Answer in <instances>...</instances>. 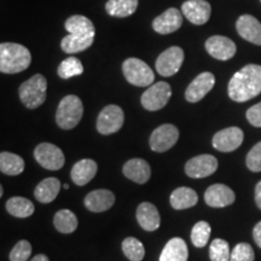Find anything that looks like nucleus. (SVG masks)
<instances>
[{
	"instance_id": "nucleus-35",
	"label": "nucleus",
	"mask_w": 261,
	"mask_h": 261,
	"mask_svg": "<svg viewBox=\"0 0 261 261\" xmlns=\"http://www.w3.org/2000/svg\"><path fill=\"white\" fill-rule=\"evenodd\" d=\"M230 247L226 241L215 238L210 247V257L212 261H230Z\"/></svg>"
},
{
	"instance_id": "nucleus-17",
	"label": "nucleus",
	"mask_w": 261,
	"mask_h": 261,
	"mask_svg": "<svg viewBox=\"0 0 261 261\" xmlns=\"http://www.w3.org/2000/svg\"><path fill=\"white\" fill-rule=\"evenodd\" d=\"M234 192L224 184L211 185L204 192V201L210 207L223 208L234 202Z\"/></svg>"
},
{
	"instance_id": "nucleus-24",
	"label": "nucleus",
	"mask_w": 261,
	"mask_h": 261,
	"mask_svg": "<svg viewBox=\"0 0 261 261\" xmlns=\"http://www.w3.org/2000/svg\"><path fill=\"white\" fill-rule=\"evenodd\" d=\"M61 181L57 178H46L35 188L34 196L41 203H50L57 197L61 190Z\"/></svg>"
},
{
	"instance_id": "nucleus-28",
	"label": "nucleus",
	"mask_w": 261,
	"mask_h": 261,
	"mask_svg": "<svg viewBox=\"0 0 261 261\" xmlns=\"http://www.w3.org/2000/svg\"><path fill=\"white\" fill-rule=\"evenodd\" d=\"M64 27L69 34H76V35H94V25L91 19H89L85 16L81 15H74L70 16L69 18L65 21Z\"/></svg>"
},
{
	"instance_id": "nucleus-45",
	"label": "nucleus",
	"mask_w": 261,
	"mask_h": 261,
	"mask_svg": "<svg viewBox=\"0 0 261 261\" xmlns=\"http://www.w3.org/2000/svg\"><path fill=\"white\" fill-rule=\"evenodd\" d=\"M260 2H261V0H260Z\"/></svg>"
},
{
	"instance_id": "nucleus-2",
	"label": "nucleus",
	"mask_w": 261,
	"mask_h": 261,
	"mask_svg": "<svg viewBox=\"0 0 261 261\" xmlns=\"http://www.w3.org/2000/svg\"><path fill=\"white\" fill-rule=\"evenodd\" d=\"M32 63V55L23 45L16 42H2L0 45V71L17 74L27 69Z\"/></svg>"
},
{
	"instance_id": "nucleus-14",
	"label": "nucleus",
	"mask_w": 261,
	"mask_h": 261,
	"mask_svg": "<svg viewBox=\"0 0 261 261\" xmlns=\"http://www.w3.org/2000/svg\"><path fill=\"white\" fill-rule=\"evenodd\" d=\"M205 50L212 57L219 61H228L236 55V44L223 35H213L205 41Z\"/></svg>"
},
{
	"instance_id": "nucleus-11",
	"label": "nucleus",
	"mask_w": 261,
	"mask_h": 261,
	"mask_svg": "<svg viewBox=\"0 0 261 261\" xmlns=\"http://www.w3.org/2000/svg\"><path fill=\"white\" fill-rule=\"evenodd\" d=\"M244 133L238 127H228L215 133L212 144L214 149L221 152H231L238 149L243 143Z\"/></svg>"
},
{
	"instance_id": "nucleus-34",
	"label": "nucleus",
	"mask_w": 261,
	"mask_h": 261,
	"mask_svg": "<svg viewBox=\"0 0 261 261\" xmlns=\"http://www.w3.org/2000/svg\"><path fill=\"white\" fill-rule=\"evenodd\" d=\"M211 225L207 221H198L191 230L192 244L197 248H203L211 237Z\"/></svg>"
},
{
	"instance_id": "nucleus-39",
	"label": "nucleus",
	"mask_w": 261,
	"mask_h": 261,
	"mask_svg": "<svg viewBox=\"0 0 261 261\" xmlns=\"http://www.w3.org/2000/svg\"><path fill=\"white\" fill-rule=\"evenodd\" d=\"M247 119L254 127H261V102L247 110Z\"/></svg>"
},
{
	"instance_id": "nucleus-13",
	"label": "nucleus",
	"mask_w": 261,
	"mask_h": 261,
	"mask_svg": "<svg viewBox=\"0 0 261 261\" xmlns=\"http://www.w3.org/2000/svg\"><path fill=\"white\" fill-rule=\"evenodd\" d=\"M215 76L210 71H203L196 76L185 91V99L190 103H197L203 99L214 87Z\"/></svg>"
},
{
	"instance_id": "nucleus-4",
	"label": "nucleus",
	"mask_w": 261,
	"mask_h": 261,
	"mask_svg": "<svg viewBox=\"0 0 261 261\" xmlns=\"http://www.w3.org/2000/svg\"><path fill=\"white\" fill-rule=\"evenodd\" d=\"M84 114V106L77 96H65L58 104L56 122L62 129H71L80 122Z\"/></svg>"
},
{
	"instance_id": "nucleus-12",
	"label": "nucleus",
	"mask_w": 261,
	"mask_h": 261,
	"mask_svg": "<svg viewBox=\"0 0 261 261\" xmlns=\"http://www.w3.org/2000/svg\"><path fill=\"white\" fill-rule=\"evenodd\" d=\"M218 169V160L213 155H198L189 160L185 165V173L190 178L210 177Z\"/></svg>"
},
{
	"instance_id": "nucleus-38",
	"label": "nucleus",
	"mask_w": 261,
	"mask_h": 261,
	"mask_svg": "<svg viewBox=\"0 0 261 261\" xmlns=\"http://www.w3.org/2000/svg\"><path fill=\"white\" fill-rule=\"evenodd\" d=\"M246 163L252 172H261V142L254 145L248 152Z\"/></svg>"
},
{
	"instance_id": "nucleus-10",
	"label": "nucleus",
	"mask_w": 261,
	"mask_h": 261,
	"mask_svg": "<svg viewBox=\"0 0 261 261\" xmlns=\"http://www.w3.org/2000/svg\"><path fill=\"white\" fill-rule=\"evenodd\" d=\"M184 62V51L179 46H172L163 51L156 61V70L162 76H172L177 74Z\"/></svg>"
},
{
	"instance_id": "nucleus-25",
	"label": "nucleus",
	"mask_w": 261,
	"mask_h": 261,
	"mask_svg": "<svg viewBox=\"0 0 261 261\" xmlns=\"http://www.w3.org/2000/svg\"><path fill=\"white\" fill-rule=\"evenodd\" d=\"M94 35H76L69 34L61 41V47L63 52L69 55L77 54L87 50L93 44Z\"/></svg>"
},
{
	"instance_id": "nucleus-23",
	"label": "nucleus",
	"mask_w": 261,
	"mask_h": 261,
	"mask_svg": "<svg viewBox=\"0 0 261 261\" xmlns=\"http://www.w3.org/2000/svg\"><path fill=\"white\" fill-rule=\"evenodd\" d=\"M189 250L182 238L174 237L169 240L163 248L160 261H188Z\"/></svg>"
},
{
	"instance_id": "nucleus-15",
	"label": "nucleus",
	"mask_w": 261,
	"mask_h": 261,
	"mask_svg": "<svg viewBox=\"0 0 261 261\" xmlns=\"http://www.w3.org/2000/svg\"><path fill=\"white\" fill-rule=\"evenodd\" d=\"M181 12L192 24L202 25L211 18L212 8L205 0H187L182 3Z\"/></svg>"
},
{
	"instance_id": "nucleus-31",
	"label": "nucleus",
	"mask_w": 261,
	"mask_h": 261,
	"mask_svg": "<svg viewBox=\"0 0 261 261\" xmlns=\"http://www.w3.org/2000/svg\"><path fill=\"white\" fill-rule=\"evenodd\" d=\"M77 218L69 210L58 211L54 218V225L61 233H71L77 227Z\"/></svg>"
},
{
	"instance_id": "nucleus-40",
	"label": "nucleus",
	"mask_w": 261,
	"mask_h": 261,
	"mask_svg": "<svg viewBox=\"0 0 261 261\" xmlns=\"http://www.w3.org/2000/svg\"><path fill=\"white\" fill-rule=\"evenodd\" d=\"M253 237H254V241H255V243L257 244V247L261 248V221H259V223L254 226Z\"/></svg>"
},
{
	"instance_id": "nucleus-22",
	"label": "nucleus",
	"mask_w": 261,
	"mask_h": 261,
	"mask_svg": "<svg viewBox=\"0 0 261 261\" xmlns=\"http://www.w3.org/2000/svg\"><path fill=\"white\" fill-rule=\"evenodd\" d=\"M98 166L97 163L91 159H84L77 161L71 168V180L74 184L84 187L96 177Z\"/></svg>"
},
{
	"instance_id": "nucleus-1",
	"label": "nucleus",
	"mask_w": 261,
	"mask_h": 261,
	"mask_svg": "<svg viewBox=\"0 0 261 261\" xmlns=\"http://www.w3.org/2000/svg\"><path fill=\"white\" fill-rule=\"evenodd\" d=\"M228 96L234 102L243 103L261 93V65L248 64L231 77Z\"/></svg>"
},
{
	"instance_id": "nucleus-19",
	"label": "nucleus",
	"mask_w": 261,
	"mask_h": 261,
	"mask_svg": "<svg viewBox=\"0 0 261 261\" xmlns=\"http://www.w3.org/2000/svg\"><path fill=\"white\" fill-rule=\"evenodd\" d=\"M115 202V196L110 190L106 189H98V190L91 191L85 197V207L93 213H102L113 207Z\"/></svg>"
},
{
	"instance_id": "nucleus-27",
	"label": "nucleus",
	"mask_w": 261,
	"mask_h": 261,
	"mask_svg": "<svg viewBox=\"0 0 261 261\" xmlns=\"http://www.w3.org/2000/svg\"><path fill=\"white\" fill-rule=\"evenodd\" d=\"M138 0H108L106 11L112 17L126 18L136 12Z\"/></svg>"
},
{
	"instance_id": "nucleus-8",
	"label": "nucleus",
	"mask_w": 261,
	"mask_h": 261,
	"mask_svg": "<svg viewBox=\"0 0 261 261\" xmlns=\"http://www.w3.org/2000/svg\"><path fill=\"white\" fill-rule=\"evenodd\" d=\"M125 121L122 109L117 106H107L99 113L97 119V130L100 135H113L121 128Z\"/></svg>"
},
{
	"instance_id": "nucleus-36",
	"label": "nucleus",
	"mask_w": 261,
	"mask_h": 261,
	"mask_svg": "<svg viewBox=\"0 0 261 261\" xmlns=\"http://www.w3.org/2000/svg\"><path fill=\"white\" fill-rule=\"evenodd\" d=\"M32 254V246L28 241L22 240L15 244L10 252V261H27Z\"/></svg>"
},
{
	"instance_id": "nucleus-7",
	"label": "nucleus",
	"mask_w": 261,
	"mask_h": 261,
	"mask_svg": "<svg viewBox=\"0 0 261 261\" xmlns=\"http://www.w3.org/2000/svg\"><path fill=\"white\" fill-rule=\"evenodd\" d=\"M34 158L41 167L48 171H58L64 166L63 151L51 143H41L34 150Z\"/></svg>"
},
{
	"instance_id": "nucleus-41",
	"label": "nucleus",
	"mask_w": 261,
	"mask_h": 261,
	"mask_svg": "<svg viewBox=\"0 0 261 261\" xmlns=\"http://www.w3.org/2000/svg\"><path fill=\"white\" fill-rule=\"evenodd\" d=\"M255 203L257 208L261 210V180L257 182L255 187Z\"/></svg>"
},
{
	"instance_id": "nucleus-37",
	"label": "nucleus",
	"mask_w": 261,
	"mask_h": 261,
	"mask_svg": "<svg viewBox=\"0 0 261 261\" xmlns=\"http://www.w3.org/2000/svg\"><path fill=\"white\" fill-rule=\"evenodd\" d=\"M255 254L250 244L238 243L231 252L230 261H254Z\"/></svg>"
},
{
	"instance_id": "nucleus-33",
	"label": "nucleus",
	"mask_w": 261,
	"mask_h": 261,
	"mask_svg": "<svg viewBox=\"0 0 261 261\" xmlns=\"http://www.w3.org/2000/svg\"><path fill=\"white\" fill-rule=\"evenodd\" d=\"M122 252L130 261H142L145 255L144 246L135 237L125 238L122 242Z\"/></svg>"
},
{
	"instance_id": "nucleus-26",
	"label": "nucleus",
	"mask_w": 261,
	"mask_h": 261,
	"mask_svg": "<svg viewBox=\"0 0 261 261\" xmlns=\"http://www.w3.org/2000/svg\"><path fill=\"white\" fill-rule=\"evenodd\" d=\"M197 194L190 188H178L171 195V205L177 211L188 210V208L194 207L197 203Z\"/></svg>"
},
{
	"instance_id": "nucleus-9",
	"label": "nucleus",
	"mask_w": 261,
	"mask_h": 261,
	"mask_svg": "<svg viewBox=\"0 0 261 261\" xmlns=\"http://www.w3.org/2000/svg\"><path fill=\"white\" fill-rule=\"evenodd\" d=\"M179 138V129L174 125L166 123L158 127L151 133L149 144L155 152H165L175 145Z\"/></svg>"
},
{
	"instance_id": "nucleus-18",
	"label": "nucleus",
	"mask_w": 261,
	"mask_h": 261,
	"mask_svg": "<svg viewBox=\"0 0 261 261\" xmlns=\"http://www.w3.org/2000/svg\"><path fill=\"white\" fill-rule=\"evenodd\" d=\"M236 29L244 40L261 46V23L254 16H241L236 22Z\"/></svg>"
},
{
	"instance_id": "nucleus-6",
	"label": "nucleus",
	"mask_w": 261,
	"mask_h": 261,
	"mask_svg": "<svg viewBox=\"0 0 261 261\" xmlns=\"http://www.w3.org/2000/svg\"><path fill=\"white\" fill-rule=\"evenodd\" d=\"M172 96V89L169 84L165 81H160L149 87L144 93L142 94L140 102L144 109L149 112H156L162 109L168 103L169 98Z\"/></svg>"
},
{
	"instance_id": "nucleus-20",
	"label": "nucleus",
	"mask_w": 261,
	"mask_h": 261,
	"mask_svg": "<svg viewBox=\"0 0 261 261\" xmlns=\"http://www.w3.org/2000/svg\"><path fill=\"white\" fill-rule=\"evenodd\" d=\"M122 172L126 178L137 184H145L151 175V168H150L149 163L143 159L128 160L123 165Z\"/></svg>"
},
{
	"instance_id": "nucleus-43",
	"label": "nucleus",
	"mask_w": 261,
	"mask_h": 261,
	"mask_svg": "<svg viewBox=\"0 0 261 261\" xmlns=\"http://www.w3.org/2000/svg\"><path fill=\"white\" fill-rule=\"evenodd\" d=\"M3 194H4V189H3V187H0V196H3Z\"/></svg>"
},
{
	"instance_id": "nucleus-42",
	"label": "nucleus",
	"mask_w": 261,
	"mask_h": 261,
	"mask_svg": "<svg viewBox=\"0 0 261 261\" xmlns=\"http://www.w3.org/2000/svg\"><path fill=\"white\" fill-rule=\"evenodd\" d=\"M31 261H50V260H48V257L45 255V254H38V255H35Z\"/></svg>"
},
{
	"instance_id": "nucleus-16",
	"label": "nucleus",
	"mask_w": 261,
	"mask_h": 261,
	"mask_svg": "<svg viewBox=\"0 0 261 261\" xmlns=\"http://www.w3.org/2000/svg\"><path fill=\"white\" fill-rule=\"evenodd\" d=\"M182 24V12L175 8H169L152 21V29L159 34H171L177 32Z\"/></svg>"
},
{
	"instance_id": "nucleus-44",
	"label": "nucleus",
	"mask_w": 261,
	"mask_h": 261,
	"mask_svg": "<svg viewBox=\"0 0 261 261\" xmlns=\"http://www.w3.org/2000/svg\"><path fill=\"white\" fill-rule=\"evenodd\" d=\"M63 188L65 189V190H68V189H69V184H64Z\"/></svg>"
},
{
	"instance_id": "nucleus-21",
	"label": "nucleus",
	"mask_w": 261,
	"mask_h": 261,
	"mask_svg": "<svg viewBox=\"0 0 261 261\" xmlns=\"http://www.w3.org/2000/svg\"><path fill=\"white\" fill-rule=\"evenodd\" d=\"M137 220L143 230L151 231L158 230L161 224V218L158 208L150 202H143L137 208Z\"/></svg>"
},
{
	"instance_id": "nucleus-29",
	"label": "nucleus",
	"mask_w": 261,
	"mask_h": 261,
	"mask_svg": "<svg viewBox=\"0 0 261 261\" xmlns=\"http://www.w3.org/2000/svg\"><path fill=\"white\" fill-rule=\"evenodd\" d=\"M24 161L21 156L3 151L0 154V171L6 175H18L23 172Z\"/></svg>"
},
{
	"instance_id": "nucleus-30",
	"label": "nucleus",
	"mask_w": 261,
	"mask_h": 261,
	"mask_svg": "<svg viewBox=\"0 0 261 261\" xmlns=\"http://www.w3.org/2000/svg\"><path fill=\"white\" fill-rule=\"evenodd\" d=\"M6 211L16 218H28L34 213L35 207L24 197H12L6 202Z\"/></svg>"
},
{
	"instance_id": "nucleus-32",
	"label": "nucleus",
	"mask_w": 261,
	"mask_h": 261,
	"mask_svg": "<svg viewBox=\"0 0 261 261\" xmlns=\"http://www.w3.org/2000/svg\"><path fill=\"white\" fill-rule=\"evenodd\" d=\"M84 73V65L81 63V61L76 57H68L64 61L61 62V64L58 65L57 74L58 76L62 79L67 80L70 79L73 76H77Z\"/></svg>"
},
{
	"instance_id": "nucleus-5",
	"label": "nucleus",
	"mask_w": 261,
	"mask_h": 261,
	"mask_svg": "<svg viewBox=\"0 0 261 261\" xmlns=\"http://www.w3.org/2000/svg\"><path fill=\"white\" fill-rule=\"evenodd\" d=\"M122 73L129 84L138 87L150 86L155 80L151 68L139 58H127L122 64Z\"/></svg>"
},
{
	"instance_id": "nucleus-3",
	"label": "nucleus",
	"mask_w": 261,
	"mask_h": 261,
	"mask_svg": "<svg viewBox=\"0 0 261 261\" xmlns=\"http://www.w3.org/2000/svg\"><path fill=\"white\" fill-rule=\"evenodd\" d=\"M46 77L41 74H35L19 86V99L28 109H37L46 100Z\"/></svg>"
}]
</instances>
